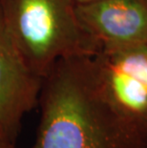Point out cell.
Segmentation results:
<instances>
[{
  "mask_svg": "<svg viewBox=\"0 0 147 148\" xmlns=\"http://www.w3.org/2000/svg\"><path fill=\"white\" fill-rule=\"evenodd\" d=\"M32 148H147V122L112 99L93 56L63 58L43 77Z\"/></svg>",
  "mask_w": 147,
  "mask_h": 148,
  "instance_id": "1",
  "label": "cell"
},
{
  "mask_svg": "<svg viewBox=\"0 0 147 148\" xmlns=\"http://www.w3.org/2000/svg\"><path fill=\"white\" fill-rule=\"evenodd\" d=\"M0 14L25 63L42 77L60 59L101 51L80 23L74 0H0Z\"/></svg>",
  "mask_w": 147,
  "mask_h": 148,
  "instance_id": "2",
  "label": "cell"
},
{
  "mask_svg": "<svg viewBox=\"0 0 147 148\" xmlns=\"http://www.w3.org/2000/svg\"><path fill=\"white\" fill-rule=\"evenodd\" d=\"M42 82L14 47L0 14V133L12 143L24 116L38 105Z\"/></svg>",
  "mask_w": 147,
  "mask_h": 148,
  "instance_id": "3",
  "label": "cell"
},
{
  "mask_svg": "<svg viewBox=\"0 0 147 148\" xmlns=\"http://www.w3.org/2000/svg\"><path fill=\"white\" fill-rule=\"evenodd\" d=\"M77 14L101 50L147 45V0H98L77 5Z\"/></svg>",
  "mask_w": 147,
  "mask_h": 148,
  "instance_id": "4",
  "label": "cell"
},
{
  "mask_svg": "<svg viewBox=\"0 0 147 148\" xmlns=\"http://www.w3.org/2000/svg\"><path fill=\"white\" fill-rule=\"evenodd\" d=\"M93 60L113 99L128 114L147 122V45L101 50Z\"/></svg>",
  "mask_w": 147,
  "mask_h": 148,
  "instance_id": "5",
  "label": "cell"
},
{
  "mask_svg": "<svg viewBox=\"0 0 147 148\" xmlns=\"http://www.w3.org/2000/svg\"><path fill=\"white\" fill-rule=\"evenodd\" d=\"M0 148H18L16 143L9 140L7 138L4 137L0 133Z\"/></svg>",
  "mask_w": 147,
  "mask_h": 148,
  "instance_id": "6",
  "label": "cell"
},
{
  "mask_svg": "<svg viewBox=\"0 0 147 148\" xmlns=\"http://www.w3.org/2000/svg\"><path fill=\"white\" fill-rule=\"evenodd\" d=\"M76 2L77 5H79V4H87V3H91V2H95V1H98V0H74Z\"/></svg>",
  "mask_w": 147,
  "mask_h": 148,
  "instance_id": "7",
  "label": "cell"
}]
</instances>
